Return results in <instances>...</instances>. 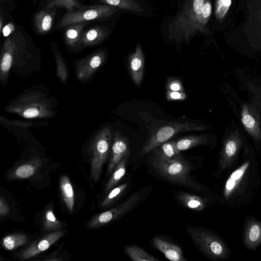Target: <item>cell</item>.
Returning a JSON list of instances; mask_svg holds the SVG:
<instances>
[{
  "label": "cell",
  "mask_w": 261,
  "mask_h": 261,
  "mask_svg": "<svg viewBox=\"0 0 261 261\" xmlns=\"http://www.w3.org/2000/svg\"><path fill=\"white\" fill-rule=\"evenodd\" d=\"M130 154L129 147L127 139L117 132L115 136L110 160L108 167L107 176L113 172L119 162Z\"/></svg>",
  "instance_id": "obj_9"
},
{
  "label": "cell",
  "mask_w": 261,
  "mask_h": 261,
  "mask_svg": "<svg viewBox=\"0 0 261 261\" xmlns=\"http://www.w3.org/2000/svg\"><path fill=\"white\" fill-rule=\"evenodd\" d=\"M141 199V192H136L116 207L93 216L86 227L95 229L117 220L136 207Z\"/></svg>",
  "instance_id": "obj_6"
},
{
  "label": "cell",
  "mask_w": 261,
  "mask_h": 261,
  "mask_svg": "<svg viewBox=\"0 0 261 261\" xmlns=\"http://www.w3.org/2000/svg\"><path fill=\"white\" fill-rule=\"evenodd\" d=\"M187 97L184 92L167 90L166 98L168 100H184Z\"/></svg>",
  "instance_id": "obj_32"
},
{
  "label": "cell",
  "mask_w": 261,
  "mask_h": 261,
  "mask_svg": "<svg viewBox=\"0 0 261 261\" xmlns=\"http://www.w3.org/2000/svg\"><path fill=\"white\" fill-rule=\"evenodd\" d=\"M10 211V208L5 199L1 197L0 198V216L2 217L7 216Z\"/></svg>",
  "instance_id": "obj_34"
},
{
  "label": "cell",
  "mask_w": 261,
  "mask_h": 261,
  "mask_svg": "<svg viewBox=\"0 0 261 261\" xmlns=\"http://www.w3.org/2000/svg\"><path fill=\"white\" fill-rule=\"evenodd\" d=\"M244 242L251 249H255L261 244V222L252 220L248 222L245 231Z\"/></svg>",
  "instance_id": "obj_14"
},
{
  "label": "cell",
  "mask_w": 261,
  "mask_h": 261,
  "mask_svg": "<svg viewBox=\"0 0 261 261\" xmlns=\"http://www.w3.org/2000/svg\"><path fill=\"white\" fill-rule=\"evenodd\" d=\"M43 227L47 231H57L63 227V224L55 217L51 208L47 209L44 213Z\"/></svg>",
  "instance_id": "obj_25"
},
{
  "label": "cell",
  "mask_w": 261,
  "mask_h": 261,
  "mask_svg": "<svg viewBox=\"0 0 261 261\" xmlns=\"http://www.w3.org/2000/svg\"><path fill=\"white\" fill-rule=\"evenodd\" d=\"M13 60L11 53L5 47L3 48V56L1 63V69L4 72H6L10 69Z\"/></svg>",
  "instance_id": "obj_30"
},
{
  "label": "cell",
  "mask_w": 261,
  "mask_h": 261,
  "mask_svg": "<svg viewBox=\"0 0 261 261\" xmlns=\"http://www.w3.org/2000/svg\"><path fill=\"white\" fill-rule=\"evenodd\" d=\"M158 152L168 158H173L179 154L175 146V141H170L163 143L157 150Z\"/></svg>",
  "instance_id": "obj_29"
},
{
  "label": "cell",
  "mask_w": 261,
  "mask_h": 261,
  "mask_svg": "<svg viewBox=\"0 0 261 261\" xmlns=\"http://www.w3.org/2000/svg\"><path fill=\"white\" fill-rule=\"evenodd\" d=\"M39 113V111L36 109L30 108L26 110L23 112V116L25 118H31L37 116Z\"/></svg>",
  "instance_id": "obj_36"
},
{
  "label": "cell",
  "mask_w": 261,
  "mask_h": 261,
  "mask_svg": "<svg viewBox=\"0 0 261 261\" xmlns=\"http://www.w3.org/2000/svg\"><path fill=\"white\" fill-rule=\"evenodd\" d=\"M118 10L117 8L103 4L83 6L72 11L67 12L59 21L56 29H63L81 22L107 19Z\"/></svg>",
  "instance_id": "obj_4"
},
{
  "label": "cell",
  "mask_w": 261,
  "mask_h": 261,
  "mask_svg": "<svg viewBox=\"0 0 261 261\" xmlns=\"http://www.w3.org/2000/svg\"><path fill=\"white\" fill-rule=\"evenodd\" d=\"M249 165V162L244 163L231 174L225 184L224 191V194L225 197H229L236 189L239 183L241 181Z\"/></svg>",
  "instance_id": "obj_18"
},
{
  "label": "cell",
  "mask_w": 261,
  "mask_h": 261,
  "mask_svg": "<svg viewBox=\"0 0 261 261\" xmlns=\"http://www.w3.org/2000/svg\"><path fill=\"white\" fill-rule=\"evenodd\" d=\"M150 164L159 174L173 183L194 190H202L191 174L189 163L180 156L168 158L156 150Z\"/></svg>",
  "instance_id": "obj_2"
},
{
  "label": "cell",
  "mask_w": 261,
  "mask_h": 261,
  "mask_svg": "<svg viewBox=\"0 0 261 261\" xmlns=\"http://www.w3.org/2000/svg\"><path fill=\"white\" fill-rule=\"evenodd\" d=\"M110 128H106L100 133L91 147L90 160L91 176L93 180H99L104 164L107 160L111 144Z\"/></svg>",
  "instance_id": "obj_7"
},
{
  "label": "cell",
  "mask_w": 261,
  "mask_h": 261,
  "mask_svg": "<svg viewBox=\"0 0 261 261\" xmlns=\"http://www.w3.org/2000/svg\"><path fill=\"white\" fill-rule=\"evenodd\" d=\"M79 0H46L45 7H62L66 9L67 12H70L82 7Z\"/></svg>",
  "instance_id": "obj_26"
},
{
  "label": "cell",
  "mask_w": 261,
  "mask_h": 261,
  "mask_svg": "<svg viewBox=\"0 0 261 261\" xmlns=\"http://www.w3.org/2000/svg\"><path fill=\"white\" fill-rule=\"evenodd\" d=\"M16 30V27L14 23L9 22L4 27L2 33L4 37H8L14 33Z\"/></svg>",
  "instance_id": "obj_33"
},
{
  "label": "cell",
  "mask_w": 261,
  "mask_h": 261,
  "mask_svg": "<svg viewBox=\"0 0 261 261\" xmlns=\"http://www.w3.org/2000/svg\"><path fill=\"white\" fill-rule=\"evenodd\" d=\"M87 22H81L65 27L64 38L66 44L72 47L79 46L84 28Z\"/></svg>",
  "instance_id": "obj_15"
},
{
  "label": "cell",
  "mask_w": 261,
  "mask_h": 261,
  "mask_svg": "<svg viewBox=\"0 0 261 261\" xmlns=\"http://www.w3.org/2000/svg\"><path fill=\"white\" fill-rule=\"evenodd\" d=\"M57 7H45L34 16V26L39 34H44L51 29L56 15Z\"/></svg>",
  "instance_id": "obj_10"
},
{
  "label": "cell",
  "mask_w": 261,
  "mask_h": 261,
  "mask_svg": "<svg viewBox=\"0 0 261 261\" xmlns=\"http://www.w3.org/2000/svg\"><path fill=\"white\" fill-rule=\"evenodd\" d=\"M231 4V0H217L215 15L218 20H222L225 16Z\"/></svg>",
  "instance_id": "obj_28"
},
{
  "label": "cell",
  "mask_w": 261,
  "mask_h": 261,
  "mask_svg": "<svg viewBox=\"0 0 261 261\" xmlns=\"http://www.w3.org/2000/svg\"><path fill=\"white\" fill-rule=\"evenodd\" d=\"M103 5H107L128 10L140 13L143 11L141 6L136 0H97Z\"/></svg>",
  "instance_id": "obj_20"
},
{
  "label": "cell",
  "mask_w": 261,
  "mask_h": 261,
  "mask_svg": "<svg viewBox=\"0 0 261 261\" xmlns=\"http://www.w3.org/2000/svg\"><path fill=\"white\" fill-rule=\"evenodd\" d=\"M4 18L3 17V12L2 9H1V14H0V33H2V30L4 28Z\"/></svg>",
  "instance_id": "obj_37"
},
{
  "label": "cell",
  "mask_w": 261,
  "mask_h": 261,
  "mask_svg": "<svg viewBox=\"0 0 261 261\" xmlns=\"http://www.w3.org/2000/svg\"><path fill=\"white\" fill-rule=\"evenodd\" d=\"M28 240L27 236L23 233H14L4 238L2 244L6 249L12 250L24 245Z\"/></svg>",
  "instance_id": "obj_22"
},
{
  "label": "cell",
  "mask_w": 261,
  "mask_h": 261,
  "mask_svg": "<svg viewBox=\"0 0 261 261\" xmlns=\"http://www.w3.org/2000/svg\"><path fill=\"white\" fill-rule=\"evenodd\" d=\"M128 158L127 157L123 158L115 168L106 186L105 190L106 193L112 190L125 175Z\"/></svg>",
  "instance_id": "obj_19"
},
{
  "label": "cell",
  "mask_w": 261,
  "mask_h": 261,
  "mask_svg": "<svg viewBox=\"0 0 261 261\" xmlns=\"http://www.w3.org/2000/svg\"><path fill=\"white\" fill-rule=\"evenodd\" d=\"M60 187L65 205L69 212L72 213L74 206V192L69 178L63 175L60 179Z\"/></svg>",
  "instance_id": "obj_17"
},
{
  "label": "cell",
  "mask_w": 261,
  "mask_h": 261,
  "mask_svg": "<svg viewBox=\"0 0 261 261\" xmlns=\"http://www.w3.org/2000/svg\"><path fill=\"white\" fill-rule=\"evenodd\" d=\"M152 244L168 259L172 261L186 260L181 248L177 245L159 237L154 238L152 240Z\"/></svg>",
  "instance_id": "obj_13"
},
{
  "label": "cell",
  "mask_w": 261,
  "mask_h": 261,
  "mask_svg": "<svg viewBox=\"0 0 261 261\" xmlns=\"http://www.w3.org/2000/svg\"><path fill=\"white\" fill-rule=\"evenodd\" d=\"M187 231L197 247L205 255L223 259L228 256V249L214 233L202 227L186 225Z\"/></svg>",
  "instance_id": "obj_3"
},
{
  "label": "cell",
  "mask_w": 261,
  "mask_h": 261,
  "mask_svg": "<svg viewBox=\"0 0 261 261\" xmlns=\"http://www.w3.org/2000/svg\"><path fill=\"white\" fill-rule=\"evenodd\" d=\"M65 232L60 230L42 236L20 252L18 257L22 260L27 259L44 251L64 236Z\"/></svg>",
  "instance_id": "obj_8"
},
{
  "label": "cell",
  "mask_w": 261,
  "mask_h": 261,
  "mask_svg": "<svg viewBox=\"0 0 261 261\" xmlns=\"http://www.w3.org/2000/svg\"><path fill=\"white\" fill-rule=\"evenodd\" d=\"M125 251L128 256L135 261L160 260L136 245L127 246L125 247Z\"/></svg>",
  "instance_id": "obj_21"
},
{
  "label": "cell",
  "mask_w": 261,
  "mask_h": 261,
  "mask_svg": "<svg viewBox=\"0 0 261 261\" xmlns=\"http://www.w3.org/2000/svg\"><path fill=\"white\" fill-rule=\"evenodd\" d=\"M211 13L210 0H187L169 25L168 38L188 42L199 33H209L206 25Z\"/></svg>",
  "instance_id": "obj_1"
},
{
  "label": "cell",
  "mask_w": 261,
  "mask_h": 261,
  "mask_svg": "<svg viewBox=\"0 0 261 261\" xmlns=\"http://www.w3.org/2000/svg\"><path fill=\"white\" fill-rule=\"evenodd\" d=\"M128 65L133 81L136 85H139L143 80L144 68V57L139 43L129 58Z\"/></svg>",
  "instance_id": "obj_11"
},
{
  "label": "cell",
  "mask_w": 261,
  "mask_h": 261,
  "mask_svg": "<svg viewBox=\"0 0 261 261\" xmlns=\"http://www.w3.org/2000/svg\"><path fill=\"white\" fill-rule=\"evenodd\" d=\"M6 1H9V0H0L1 2Z\"/></svg>",
  "instance_id": "obj_39"
},
{
  "label": "cell",
  "mask_w": 261,
  "mask_h": 261,
  "mask_svg": "<svg viewBox=\"0 0 261 261\" xmlns=\"http://www.w3.org/2000/svg\"><path fill=\"white\" fill-rule=\"evenodd\" d=\"M177 197L182 205L192 210L202 211L206 205L205 200L203 198L183 191L178 192Z\"/></svg>",
  "instance_id": "obj_16"
},
{
  "label": "cell",
  "mask_w": 261,
  "mask_h": 261,
  "mask_svg": "<svg viewBox=\"0 0 261 261\" xmlns=\"http://www.w3.org/2000/svg\"><path fill=\"white\" fill-rule=\"evenodd\" d=\"M242 121L244 124L248 128L252 127L255 124L254 118L249 115H245L243 117Z\"/></svg>",
  "instance_id": "obj_35"
},
{
  "label": "cell",
  "mask_w": 261,
  "mask_h": 261,
  "mask_svg": "<svg viewBox=\"0 0 261 261\" xmlns=\"http://www.w3.org/2000/svg\"><path fill=\"white\" fill-rule=\"evenodd\" d=\"M204 129L205 128L203 126L189 122L169 123L159 128L150 136L143 146L139 155L143 156L151 152L178 133L199 131Z\"/></svg>",
  "instance_id": "obj_5"
},
{
  "label": "cell",
  "mask_w": 261,
  "mask_h": 261,
  "mask_svg": "<svg viewBox=\"0 0 261 261\" xmlns=\"http://www.w3.org/2000/svg\"><path fill=\"white\" fill-rule=\"evenodd\" d=\"M166 87L168 90L181 92L184 91L182 83L177 79H169L167 83Z\"/></svg>",
  "instance_id": "obj_31"
},
{
  "label": "cell",
  "mask_w": 261,
  "mask_h": 261,
  "mask_svg": "<svg viewBox=\"0 0 261 261\" xmlns=\"http://www.w3.org/2000/svg\"><path fill=\"white\" fill-rule=\"evenodd\" d=\"M32 163H28L20 165L14 172V176L17 178L24 179L28 178L34 173L36 167Z\"/></svg>",
  "instance_id": "obj_27"
},
{
  "label": "cell",
  "mask_w": 261,
  "mask_h": 261,
  "mask_svg": "<svg viewBox=\"0 0 261 261\" xmlns=\"http://www.w3.org/2000/svg\"><path fill=\"white\" fill-rule=\"evenodd\" d=\"M127 186L128 184L125 183L113 189L103 199L100 203V207L107 208L115 203L124 194Z\"/></svg>",
  "instance_id": "obj_23"
},
{
  "label": "cell",
  "mask_w": 261,
  "mask_h": 261,
  "mask_svg": "<svg viewBox=\"0 0 261 261\" xmlns=\"http://www.w3.org/2000/svg\"><path fill=\"white\" fill-rule=\"evenodd\" d=\"M41 1H42V0H34V1H35L36 3H38L39 2ZM46 1V0H45V1Z\"/></svg>",
  "instance_id": "obj_38"
},
{
  "label": "cell",
  "mask_w": 261,
  "mask_h": 261,
  "mask_svg": "<svg viewBox=\"0 0 261 261\" xmlns=\"http://www.w3.org/2000/svg\"><path fill=\"white\" fill-rule=\"evenodd\" d=\"M108 28L102 25L93 26L83 32L79 46L98 44L105 40L109 35Z\"/></svg>",
  "instance_id": "obj_12"
},
{
  "label": "cell",
  "mask_w": 261,
  "mask_h": 261,
  "mask_svg": "<svg viewBox=\"0 0 261 261\" xmlns=\"http://www.w3.org/2000/svg\"><path fill=\"white\" fill-rule=\"evenodd\" d=\"M204 141V138L203 136H190L175 141V146L177 150L180 152L202 144Z\"/></svg>",
  "instance_id": "obj_24"
}]
</instances>
